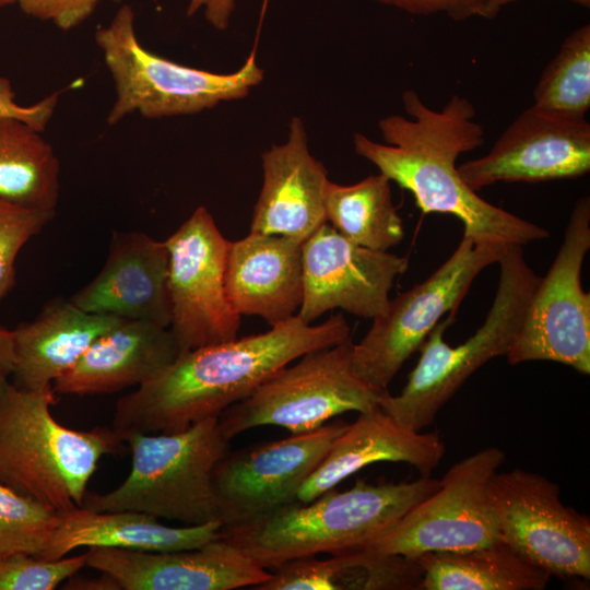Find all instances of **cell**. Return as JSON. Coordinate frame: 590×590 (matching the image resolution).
I'll return each mask as SVG.
<instances>
[{
    "mask_svg": "<svg viewBox=\"0 0 590 590\" xmlns=\"http://www.w3.org/2000/svg\"><path fill=\"white\" fill-rule=\"evenodd\" d=\"M122 319L91 314L70 299L54 298L13 333V385L39 390L68 371L90 345Z\"/></svg>",
    "mask_w": 590,
    "mask_h": 590,
    "instance_id": "cell-23",
    "label": "cell"
},
{
    "mask_svg": "<svg viewBox=\"0 0 590 590\" xmlns=\"http://www.w3.org/2000/svg\"><path fill=\"white\" fill-rule=\"evenodd\" d=\"M14 367L12 330L0 328V391L9 384Z\"/></svg>",
    "mask_w": 590,
    "mask_h": 590,
    "instance_id": "cell-37",
    "label": "cell"
},
{
    "mask_svg": "<svg viewBox=\"0 0 590 590\" xmlns=\"http://www.w3.org/2000/svg\"><path fill=\"white\" fill-rule=\"evenodd\" d=\"M55 403L52 386L0 391V483L61 512L81 506L99 459L121 452L123 439L113 428L60 424Z\"/></svg>",
    "mask_w": 590,
    "mask_h": 590,
    "instance_id": "cell-4",
    "label": "cell"
},
{
    "mask_svg": "<svg viewBox=\"0 0 590 590\" xmlns=\"http://www.w3.org/2000/svg\"><path fill=\"white\" fill-rule=\"evenodd\" d=\"M302 251L304 291L296 315L305 323L335 308L375 318L409 266L408 257L358 246L328 222L303 243Z\"/></svg>",
    "mask_w": 590,
    "mask_h": 590,
    "instance_id": "cell-16",
    "label": "cell"
},
{
    "mask_svg": "<svg viewBox=\"0 0 590 590\" xmlns=\"http://www.w3.org/2000/svg\"><path fill=\"white\" fill-rule=\"evenodd\" d=\"M59 521V511L0 483V558L19 553L39 556Z\"/></svg>",
    "mask_w": 590,
    "mask_h": 590,
    "instance_id": "cell-30",
    "label": "cell"
},
{
    "mask_svg": "<svg viewBox=\"0 0 590 590\" xmlns=\"http://www.w3.org/2000/svg\"><path fill=\"white\" fill-rule=\"evenodd\" d=\"M533 106L570 118H586L590 108V24L573 31L543 70Z\"/></svg>",
    "mask_w": 590,
    "mask_h": 590,
    "instance_id": "cell-29",
    "label": "cell"
},
{
    "mask_svg": "<svg viewBox=\"0 0 590 590\" xmlns=\"http://www.w3.org/2000/svg\"><path fill=\"white\" fill-rule=\"evenodd\" d=\"M10 4H13V0H0V8H4Z\"/></svg>",
    "mask_w": 590,
    "mask_h": 590,
    "instance_id": "cell-40",
    "label": "cell"
},
{
    "mask_svg": "<svg viewBox=\"0 0 590 590\" xmlns=\"http://www.w3.org/2000/svg\"><path fill=\"white\" fill-rule=\"evenodd\" d=\"M111 1H114V2H118V3H119V2H121L122 0H111Z\"/></svg>",
    "mask_w": 590,
    "mask_h": 590,
    "instance_id": "cell-41",
    "label": "cell"
},
{
    "mask_svg": "<svg viewBox=\"0 0 590 590\" xmlns=\"http://www.w3.org/2000/svg\"><path fill=\"white\" fill-rule=\"evenodd\" d=\"M423 569L415 557L368 547L283 563L256 590H417Z\"/></svg>",
    "mask_w": 590,
    "mask_h": 590,
    "instance_id": "cell-25",
    "label": "cell"
},
{
    "mask_svg": "<svg viewBox=\"0 0 590 590\" xmlns=\"http://www.w3.org/2000/svg\"><path fill=\"white\" fill-rule=\"evenodd\" d=\"M500 540L528 562L559 578H590V519L564 505L559 486L515 468L488 486Z\"/></svg>",
    "mask_w": 590,
    "mask_h": 590,
    "instance_id": "cell-12",
    "label": "cell"
},
{
    "mask_svg": "<svg viewBox=\"0 0 590 590\" xmlns=\"http://www.w3.org/2000/svg\"><path fill=\"white\" fill-rule=\"evenodd\" d=\"M590 248V198L570 213L564 240L528 303L519 331L506 353L509 364L552 361L590 374V295L581 268Z\"/></svg>",
    "mask_w": 590,
    "mask_h": 590,
    "instance_id": "cell-10",
    "label": "cell"
},
{
    "mask_svg": "<svg viewBox=\"0 0 590 590\" xmlns=\"http://www.w3.org/2000/svg\"><path fill=\"white\" fill-rule=\"evenodd\" d=\"M59 194L60 163L42 131L0 116V198L55 212Z\"/></svg>",
    "mask_w": 590,
    "mask_h": 590,
    "instance_id": "cell-27",
    "label": "cell"
},
{
    "mask_svg": "<svg viewBox=\"0 0 590 590\" xmlns=\"http://www.w3.org/2000/svg\"><path fill=\"white\" fill-rule=\"evenodd\" d=\"M504 461L499 448L486 447L455 463L434 493L366 547L417 557L500 540L488 486Z\"/></svg>",
    "mask_w": 590,
    "mask_h": 590,
    "instance_id": "cell-11",
    "label": "cell"
},
{
    "mask_svg": "<svg viewBox=\"0 0 590 590\" xmlns=\"http://www.w3.org/2000/svg\"><path fill=\"white\" fill-rule=\"evenodd\" d=\"M324 210L327 222L358 246L387 251L404 237L402 219L392 202L390 180L380 173L349 186L329 181Z\"/></svg>",
    "mask_w": 590,
    "mask_h": 590,
    "instance_id": "cell-28",
    "label": "cell"
},
{
    "mask_svg": "<svg viewBox=\"0 0 590 590\" xmlns=\"http://www.w3.org/2000/svg\"><path fill=\"white\" fill-rule=\"evenodd\" d=\"M99 0H13L27 15L70 31L84 23Z\"/></svg>",
    "mask_w": 590,
    "mask_h": 590,
    "instance_id": "cell-33",
    "label": "cell"
},
{
    "mask_svg": "<svg viewBox=\"0 0 590 590\" xmlns=\"http://www.w3.org/2000/svg\"><path fill=\"white\" fill-rule=\"evenodd\" d=\"M474 191L497 182L577 178L590 170V123L533 105L524 109L483 156L458 166Z\"/></svg>",
    "mask_w": 590,
    "mask_h": 590,
    "instance_id": "cell-15",
    "label": "cell"
},
{
    "mask_svg": "<svg viewBox=\"0 0 590 590\" xmlns=\"http://www.w3.org/2000/svg\"><path fill=\"white\" fill-rule=\"evenodd\" d=\"M268 0L263 1L261 17H263ZM236 0H188L186 13L188 16L202 11L206 22L217 31L227 30Z\"/></svg>",
    "mask_w": 590,
    "mask_h": 590,
    "instance_id": "cell-36",
    "label": "cell"
},
{
    "mask_svg": "<svg viewBox=\"0 0 590 590\" xmlns=\"http://www.w3.org/2000/svg\"><path fill=\"white\" fill-rule=\"evenodd\" d=\"M101 578H80L76 574L67 579L64 589L84 590H121L118 582L108 574L102 573Z\"/></svg>",
    "mask_w": 590,
    "mask_h": 590,
    "instance_id": "cell-38",
    "label": "cell"
},
{
    "mask_svg": "<svg viewBox=\"0 0 590 590\" xmlns=\"http://www.w3.org/2000/svg\"><path fill=\"white\" fill-rule=\"evenodd\" d=\"M497 263L498 286L483 324L463 343L450 346L444 333L455 315L441 319L420 346L421 356L401 392L384 393L379 406L401 425L417 432L429 426L475 370L511 346L541 276L519 245H507Z\"/></svg>",
    "mask_w": 590,
    "mask_h": 590,
    "instance_id": "cell-6",
    "label": "cell"
},
{
    "mask_svg": "<svg viewBox=\"0 0 590 590\" xmlns=\"http://www.w3.org/2000/svg\"><path fill=\"white\" fill-rule=\"evenodd\" d=\"M86 566V553L45 559L28 554L0 558V590H52Z\"/></svg>",
    "mask_w": 590,
    "mask_h": 590,
    "instance_id": "cell-32",
    "label": "cell"
},
{
    "mask_svg": "<svg viewBox=\"0 0 590 590\" xmlns=\"http://www.w3.org/2000/svg\"><path fill=\"white\" fill-rule=\"evenodd\" d=\"M180 354L167 327L122 319L99 335L63 375L52 382L55 393L103 394L140 386Z\"/></svg>",
    "mask_w": 590,
    "mask_h": 590,
    "instance_id": "cell-22",
    "label": "cell"
},
{
    "mask_svg": "<svg viewBox=\"0 0 590 590\" xmlns=\"http://www.w3.org/2000/svg\"><path fill=\"white\" fill-rule=\"evenodd\" d=\"M121 438L132 456L128 476L111 492H86L81 507L139 511L185 526L220 521L213 471L228 452L229 440L219 427V417L179 432H134Z\"/></svg>",
    "mask_w": 590,
    "mask_h": 590,
    "instance_id": "cell-5",
    "label": "cell"
},
{
    "mask_svg": "<svg viewBox=\"0 0 590 590\" xmlns=\"http://www.w3.org/2000/svg\"><path fill=\"white\" fill-rule=\"evenodd\" d=\"M302 246L286 236L256 232L231 241L225 290L234 310L259 316L270 327L295 316L304 291Z\"/></svg>",
    "mask_w": 590,
    "mask_h": 590,
    "instance_id": "cell-20",
    "label": "cell"
},
{
    "mask_svg": "<svg viewBox=\"0 0 590 590\" xmlns=\"http://www.w3.org/2000/svg\"><path fill=\"white\" fill-rule=\"evenodd\" d=\"M402 104L408 117L389 115L378 122L385 144L359 132L354 134L357 155L410 191L424 214L458 217L463 236L476 243L523 246L550 236L545 228L482 199L460 176L458 157L482 146L485 140L468 98L452 95L435 110L417 92L405 90Z\"/></svg>",
    "mask_w": 590,
    "mask_h": 590,
    "instance_id": "cell-1",
    "label": "cell"
},
{
    "mask_svg": "<svg viewBox=\"0 0 590 590\" xmlns=\"http://www.w3.org/2000/svg\"><path fill=\"white\" fill-rule=\"evenodd\" d=\"M401 9L410 14L444 13L455 21L474 16L489 19L488 0H371Z\"/></svg>",
    "mask_w": 590,
    "mask_h": 590,
    "instance_id": "cell-35",
    "label": "cell"
},
{
    "mask_svg": "<svg viewBox=\"0 0 590 590\" xmlns=\"http://www.w3.org/2000/svg\"><path fill=\"white\" fill-rule=\"evenodd\" d=\"M86 566L122 590H232L267 581L271 571L222 536L196 548L144 552L88 547Z\"/></svg>",
    "mask_w": 590,
    "mask_h": 590,
    "instance_id": "cell-17",
    "label": "cell"
},
{
    "mask_svg": "<svg viewBox=\"0 0 590 590\" xmlns=\"http://www.w3.org/2000/svg\"><path fill=\"white\" fill-rule=\"evenodd\" d=\"M445 453L438 433H422L397 422L380 406L358 413L303 483L297 500L308 503L366 465L405 462L430 476Z\"/></svg>",
    "mask_w": 590,
    "mask_h": 590,
    "instance_id": "cell-21",
    "label": "cell"
},
{
    "mask_svg": "<svg viewBox=\"0 0 590 590\" xmlns=\"http://www.w3.org/2000/svg\"><path fill=\"white\" fill-rule=\"evenodd\" d=\"M514 1H517V0H488L489 19H493L494 16H496L504 5L509 4ZM571 1L585 8H588L590 5V0H571Z\"/></svg>",
    "mask_w": 590,
    "mask_h": 590,
    "instance_id": "cell-39",
    "label": "cell"
},
{
    "mask_svg": "<svg viewBox=\"0 0 590 590\" xmlns=\"http://www.w3.org/2000/svg\"><path fill=\"white\" fill-rule=\"evenodd\" d=\"M54 216V211L32 209L0 198V304L15 284V260L20 250Z\"/></svg>",
    "mask_w": 590,
    "mask_h": 590,
    "instance_id": "cell-31",
    "label": "cell"
},
{
    "mask_svg": "<svg viewBox=\"0 0 590 590\" xmlns=\"http://www.w3.org/2000/svg\"><path fill=\"white\" fill-rule=\"evenodd\" d=\"M62 91H55L31 105H21L11 81L0 76V116L21 119L39 131H44L52 119Z\"/></svg>",
    "mask_w": 590,
    "mask_h": 590,
    "instance_id": "cell-34",
    "label": "cell"
},
{
    "mask_svg": "<svg viewBox=\"0 0 590 590\" xmlns=\"http://www.w3.org/2000/svg\"><path fill=\"white\" fill-rule=\"evenodd\" d=\"M346 427L343 422L326 423L281 440L228 451L213 471L222 527L251 522L297 500L303 483Z\"/></svg>",
    "mask_w": 590,
    "mask_h": 590,
    "instance_id": "cell-14",
    "label": "cell"
},
{
    "mask_svg": "<svg viewBox=\"0 0 590 590\" xmlns=\"http://www.w3.org/2000/svg\"><path fill=\"white\" fill-rule=\"evenodd\" d=\"M506 246L463 236L426 280L389 299L386 309L373 318L367 333L353 345L355 373L369 385L387 389L442 317L456 314L477 274L497 263Z\"/></svg>",
    "mask_w": 590,
    "mask_h": 590,
    "instance_id": "cell-9",
    "label": "cell"
},
{
    "mask_svg": "<svg viewBox=\"0 0 590 590\" xmlns=\"http://www.w3.org/2000/svg\"><path fill=\"white\" fill-rule=\"evenodd\" d=\"M354 342L305 353L279 369L250 396L228 406L219 416V427L231 440L263 425H278L292 434L312 430L349 411L366 412L379 406L388 389H379L354 370Z\"/></svg>",
    "mask_w": 590,
    "mask_h": 590,
    "instance_id": "cell-8",
    "label": "cell"
},
{
    "mask_svg": "<svg viewBox=\"0 0 590 590\" xmlns=\"http://www.w3.org/2000/svg\"><path fill=\"white\" fill-rule=\"evenodd\" d=\"M415 558L423 569L417 590H542L551 578L503 540Z\"/></svg>",
    "mask_w": 590,
    "mask_h": 590,
    "instance_id": "cell-26",
    "label": "cell"
},
{
    "mask_svg": "<svg viewBox=\"0 0 590 590\" xmlns=\"http://www.w3.org/2000/svg\"><path fill=\"white\" fill-rule=\"evenodd\" d=\"M350 338L342 314L319 324L305 323L295 315L263 333L182 352L117 401L113 429L120 437L134 432L174 433L219 417L305 353Z\"/></svg>",
    "mask_w": 590,
    "mask_h": 590,
    "instance_id": "cell-2",
    "label": "cell"
},
{
    "mask_svg": "<svg viewBox=\"0 0 590 590\" xmlns=\"http://www.w3.org/2000/svg\"><path fill=\"white\" fill-rule=\"evenodd\" d=\"M164 243L168 250V328L180 353L236 339L240 315L225 290L231 241L208 209L198 206Z\"/></svg>",
    "mask_w": 590,
    "mask_h": 590,
    "instance_id": "cell-13",
    "label": "cell"
},
{
    "mask_svg": "<svg viewBox=\"0 0 590 590\" xmlns=\"http://www.w3.org/2000/svg\"><path fill=\"white\" fill-rule=\"evenodd\" d=\"M95 43L113 80L115 98L108 126L139 114L146 119L194 115L222 102L246 97L263 80L256 46L233 73H215L156 55L139 40L131 5L118 8L95 32Z\"/></svg>",
    "mask_w": 590,
    "mask_h": 590,
    "instance_id": "cell-7",
    "label": "cell"
},
{
    "mask_svg": "<svg viewBox=\"0 0 590 590\" xmlns=\"http://www.w3.org/2000/svg\"><path fill=\"white\" fill-rule=\"evenodd\" d=\"M48 547L37 557L58 559L81 547L169 552L200 547L221 536L222 523L169 527L156 517L130 510L92 511L76 506L61 511Z\"/></svg>",
    "mask_w": 590,
    "mask_h": 590,
    "instance_id": "cell-24",
    "label": "cell"
},
{
    "mask_svg": "<svg viewBox=\"0 0 590 590\" xmlns=\"http://www.w3.org/2000/svg\"><path fill=\"white\" fill-rule=\"evenodd\" d=\"M287 140L262 153L263 184L253 206L250 232L304 243L327 222L328 173L309 152L305 125L293 117Z\"/></svg>",
    "mask_w": 590,
    "mask_h": 590,
    "instance_id": "cell-19",
    "label": "cell"
},
{
    "mask_svg": "<svg viewBox=\"0 0 590 590\" xmlns=\"http://www.w3.org/2000/svg\"><path fill=\"white\" fill-rule=\"evenodd\" d=\"M439 480L329 489L311 502L295 500L251 522L221 528V536L273 570L292 559L366 547L411 508L434 493Z\"/></svg>",
    "mask_w": 590,
    "mask_h": 590,
    "instance_id": "cell-3",
    "label": "cell"
},
{
    "mask_svg": "<svg viewBox=\"0 0 590 590\" xmlns=\"http://www.w3.org/2000/svg\"><path fill=\"white\" fill-rule=\"evenodd\" d=\"M168 250L140 232H114L106 261L70 300L84 311L170 324Z\"/></svg>",
    "mask_w": 590,
    "mask_h": 590,
    "instance_id": "cell-18",
    "label": "cell"
}]
</instances>
